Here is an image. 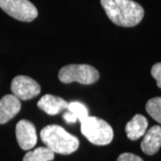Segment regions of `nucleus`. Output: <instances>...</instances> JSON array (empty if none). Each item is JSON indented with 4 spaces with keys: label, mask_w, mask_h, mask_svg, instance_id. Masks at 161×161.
<instances>
[{
    "label": "nucleus",
    "mask_w": 161,
    "mask_h": 161,
    "mask_svg": "<svg viewBox=\"0 0 161 161\" xmlns=\"http://www.w3.org/2000/svg\"><path fill=\"white\" fill-rule=\"evenodd\" d=\"M148 114L161 125V97L150 98L146 104Z\"/></svg>",
    "instance_id": "14"
},
{
    "label": "nucleus",
    "mask_w": 161,
    "mask_h": 161,
    "mask_svg": "<svg viewBox=\"0 0 161 161\" xmlns=\"http://www.w3.org/2000/svg\"><path fill=\"white\" fill-rule=\"evenodd\" d=\"M148 128V120L142 115L137 114L125 125V132L128 139L136 141L142 137Z\"/></svg>",
    "instance_id": "11"
},
{
    "label": "nucleus",
    "mask_w": 161,
    "mask_h": 161,
    "mask_svg": "<svg viewBox=\"0 0 161 161\" xmlns=\"http://www.w3.org/2000/svg\"><path fill=\"white\" fill-rule=\"evenodd\" d=\"M11 91L13 95L19 99L28 100L40 94V86L36 80L29 76L18 75L12 80Z\"/></svg>",
    "instance_id": "6"
},
{
    "label": "nucleus",
    "mask_w": 161,
    "mask_h": 161,
    "mask_svg": "<svg viewBox=\"0 0 161 161\" xmlns=\"http://www.w3.org/2000/svg\"><path fill=\"white\" fill-rule=\"evenodd\" d=\"M18 144L23 150L32 149L37 143V132L34 125L28 120H20L15 127Z\"/></svg>",
    "instance_id": "7"
},
{
    "label": "nucleus",
    "mask_w": 161,
    "mask_h": 161,
    "mask_svg": "<svg viewBox=\"0 0 161 161\" xmlns=\"http://www.w3.org/2000/svg\"><path fill=\"white\" fill-rule=\"evenodd\" d=\"M111 22L122 27H134L144 16L142 6L132 0H100Z\"/></svg>",
    "instance_id": "1"
},
{
    "label": "nucleus",
    "mask_w": 161,
    "mask_h": 161,
    "mask_svg": "<svg viewBox=\"0 0 161 161\" xmlns=\"http://www.w3.org/2000/svg\"><path fill=\"white\" fill-rule=\"evenodd\" d=\"M151 75L157 80V85L161 89V62L155 64L151 68Z\"/></svg>",
    "instance_id": "15"
},
{
    "label": "nucleus",
    "mask_w": 161,
    "mask_h": 161,
    "mask_svg": "<svg viewBox=\"0 0 161 161\" xmlns=\"http://www.w3.org/2000/svg\"><path fill=\"white\" fill-rule=\"evenodd\" d=\"M54 158L55 153L47 147H39L27 152L23 161H52Z\"/></svg>",
    "instance_id": "13"
},
{
    "label": "nucleus",
    "mask_w": 161,
    "mask_h": 161,
    "mask_svg": "<svg viewBox=\"0 0 161 161\" xmlns=\"http://www.w3.org/2000/svg\"><path fill=\"white\" fill-rule=\"evenodd\" d=\"M37 105L40 109L43 110L47 115H55L59 114L61 111L66 109L68 102L60 97L46 94L41 97Z\"/></svg>",
    "instance_id": "10"
},
{
    "label": "nucleus",
    "mask_w": 161,
    "mask_h": 161,
    "mask_svg": "<svg viewBox=\"0 0 161 161\" xmlns=\"http://www.w3.org/2000/svg\"><path fill=\"white\" fill-rule=\"evenodd\" d=\"M116 161H144L141 157L137 155H134L132 153H122Z\"/></svg>",
    "instance_id": "16"
},
{
    "label": "nucleus",
    "mask_w": 161,
    "mask_h": 161,
    "mask_svg": "<svg viewBox=\"0 0 161 161\" xmlns=\"http://www.w3.org/2000/svg\"><path fill=\"white\" fill-rule=\"evenodd\" d=\"M58 79L64 83L77 81L80 84L89 85L99 79V73L90 64H68L59 71Z\"/></svg>",
    "instance_id": "4"
},
{
    "label": "nucleus",
    "mask_w": 161,
    "mask_h": 161,
    "mask_svg": "<svg viewBox=\"0 0 161 161\" xmlns=\"http://www.w3.org/2000/svg\"><path fill=\"white\" fill-rule=\"evenodd\" d=\"M67 112L63 115V118L68 124H75L76 121H81L89 116V110L84 104L78 101H72L68 103Z\"/></svg>",
    "instance_id": "12"
},
{
    "label": "nucleus",
    "mask_w": 161,
    "mask_h": 161,
    "mask_svg": "<svg viewBox=\"0 0 161 161\" xmlns=\"http://www.w3.org/2000/svg\"><path fill=\"white\" fill-rule=\"evenodd\" d=\"M21 109L20 99L13 94L5 95L0 99V125H4L17 115Z\"/></svg>",
    "instance_id": "8"
},
{
    "label": "nucleus",
    "mask_w": 161,
    "mask_h": 161,
    "mask_svg": "<svg viewBox=\"0 0 161 161\" xmlns=\"http://www.w3.org/2000/svg\"><path fill=\"white\" fill-rule=\"evenodd\" d=\"M80 132L92 143L98 146L109 144L114 138L111 125L97 116H87L81 121Z\"/></svg>",
    "instance_id": "3"
},
{
    "label": "nucleus",
    "mask_w": 161,
    "mask_h": 161,
    "mask_svg": "<svg viewBox=\"0 0 161 161\" xmlns=\"http://www.w3.org/2000/svg\"><path fill=\"white\" fill-rule=\"evenodd\" d=\"M40 138L46 147L54 153L69 155L79 148L78 138L57 125H49L44 127L40 132Z\"/></svg>",
    "instance_id": "2"
},
{
    "label": "nucleus",
    "mask_w": 161,
    "mask_h": 161,
    "mask_svg": "<svg viewBox=\"0 0 161 161\" xmlns=\"http://www.w3.org/2000/svg\"><path fill=\"white\" fill-rule=\"evenodd\" d=\"M141 148L145 154L154 155L161 147V126L154 125L145 132Z\"/></svg>",
    "instance_id": "9"
},
{
    "label": "nucleus",
    "mask_w": 161,
    "mask_h": 161,
    "mask_svg": "<svg viewBox=\"0 0 161 161\" xmlns=\"http://www.w3.org/2000/svg\"><path fill=\"white\" fill-rule=\"evenodd\" d=\"M0 8L11 17L22 22H32L39 13L29 0H0Z\"/></svg>",
    "instance_id": "5"
}]
</instances>
